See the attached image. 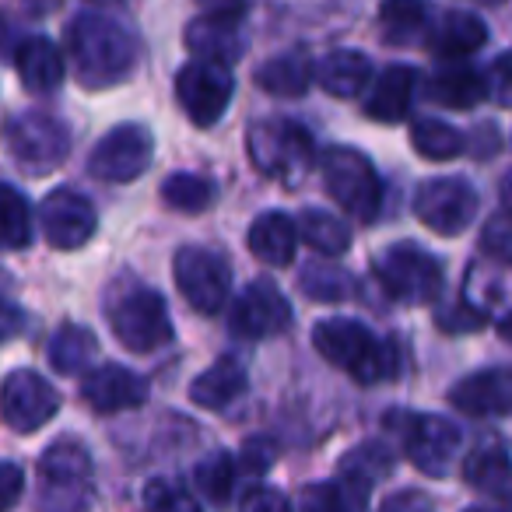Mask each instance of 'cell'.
Wrapping results in <instances>:
<instances>
[{"instance_id": "cell-1", "label": "cell", "mask_w": 512, "mask_h": 512, "mask_svg": "<svg viewBox=\"0 0 512 512\" xmlns=\"http://www.w3.org/2000/svg\"><path fill=\"white\" fill-rule=\"evenodd\" d=\"M67 53L85 88L120 85L134 74L137 39L127 25L113 22L99 11H85L67 25Z\"/></svg>"}, {"instance_id": "cell-2", "label": "cell", "mask_w": 512, "mask_h": 512, "mask_svg": "<svg viewBox=\"0 0 512 512\" xmlns=\"http://www.w3.org/2000/svg\"><path fill=\"white\" fill-rule=\"evenodd\" d=\"M313 344L330 365L348 372L355 383L376 386L397 376V348L372 334L358 320H323L313 330Z\"/></svg>"}, {"instance_id": "cell-3", "label": "cell", "mask_w": 512, "mask_h": 512, "mask_svg": "<svg viewBox=\"0 0 512 512\" xmlns=\"http://www.w3.org/2000/svg\"><path fill=\"white\" fill-rule=\"evenodd\" d=\"M323 190L341 211H348L358 221H376L383 207V183L376 176V165L358 148H327L320 158Z\"/></svg>"}, {"instance_id": "cell-4", "label": "cell", "mask_w": 512, "mask_h": 512, "mask_svg": "<svg viewBox=\"0 0 512 512\" xmlns=\"http://www.w3.org/2000/svg\"><path fill=\"white\" fill-rule=\"evenodd\" d=\"M249 162L271 179L299 183L302 172L313 165V137L295 120H260L246 134Z\"/></svg>"}, {"instance_id": "cell-5", "label": "cell", "mask_w": 512, "mask_h": 512, "mask_svg": "<svg viewBox=\"0 0 512 512\" xmlns=\"http://www.w3.org/2000/svg\"><path fill=\"white\" fill-rule=\"evenodd\" d=\"M386 425L397 428L400 446L407 460L428 477H446L460 453V428L439 414H418V411H393L386 414Z\"/></svg>"}, {"instance_id": "cell-6", "label": "cell", "mask_w": 512, "mask_h": 512, "mask_svg": "<svg viewBox=\"0 0 512 512\" xmlns=\"http://www.w3.org/2000/svg\"><path fill=\"white\" fill-rule=\"evenodd\" d=\"M376 278L393 302H407V306L435 302L442 292V264L414 242L383 249L376 260Z\"/></svg>"}, {"instance_id": "cell-7", "label": "cell", "mask_w": 512, "mask_h": 512, "mask_svg": "<svg viewBox=\"0 0 512 512\" xmlns=\"http://www.w3.org/2000/svg\"><path fill=\"white\" fill-rule=\"evenodd\" d=\"M176 288L186 299V306L200 316H218L232 292V267L218 249L207 246H183L172 260Z\"/></svg>"}, {"instance_id": "cell-8", "label": "cell", "mask_w": 512, "mask_h": 512, "mask_svg": "<svg viewBox=\"0 0 512 512\" xmlns=\"http://www.w3.org/2000/svg\"><path fill=\"white\" fill-rule=\"evenodd\" d=\"M109 330L134 355H148L172 341V320L165 299L151 288H134L109 309Z\"/></svg>"}, {"instance_id": "cell-9", "label": "cell", "mask_w": 512, "mask_h": 512, "mask_svg": "<svg viewBox=\"0 0 512 512\" xmlns=\"http://www.w3.org/2000/svg\"><path fill=\"white\" fill-rule=\"evenodd\" d=\"M235 92V74L232 64H218V60H193V64L179 67L176 74V102L186 113L193 127H214L232 106Z\"/></svg>"}, {"instance_id": "cell-10", "label": "cell", "mask_w": 512, "mask_h": 512, "mask_svg": "<svg viewBox=\"0 0 512 512\" xmlns=\"http://www.w3.org/2000/svg\"><path fill=\"white\" fill-rule=\"evenodd\" d=\"M8 151L25 176H50L71 151V130L46 113H22L8 123Z\"/></svg>"}, {"instance_id": "cell-11", "label": "cell", "mask_w": 512, "mask_h": 512, "mask_svg": "<svg viewBox=\"0 0 512 512\" xmlns=\"http://www.w3.org/2000/svg\"><path fill=\"white\" fill-rule=\"evenodd\" d=\"M155 158V137L141 123H120L113 127L88 158V172L102 183H134L141 172H148Z\"/></svg>"}, {"instance_id": "cell-12", "label": "cell", "mask_w": 512, "mask_h": 512, "mask_svg": "<svg viewBox=\"0 0 512 512\" xmlns=\"http://www.w3.org/2000/svg\"><path fill=\"white\" fill-rule=\"evenodd\" d=\"M4 425L18 435L39 432L60 411V390L36 369H15L4 379Z\"/></svg>"}, {"instance_id": "cell-13", "label": "cell", "mask_w": 512, "mask_h": 512, "mask_svg": "<svg viewBox=\"0 0 512 512\" xmlns=\"http://www.w3.org/2000/svg\"><path fill=\"white\" fill-rule=\"evenodd\" d=\"M414 214L435 235H460L477 218V190L460 176L432 179L414 197Z\"/></svg>"}, {"instance_id": "cell-14", "label": "cell", "mask_w": 512, "mask_h": 512, "mask_svg": "<svg viewBox=\"0 0 512 512\" xmlns=\"http://www.w3.org/2000/svg\"><path fill=\"white\" fill-rule=\"evenodd\" d=\"M39 221H43V235L53 249H81L99 228V214H95L92 200L78 190H53L39 207Z\"/></svg>"}, {"instance_id": "cell-15", "label": "cell", "mask_w": 512, "mask_h": 512, "mask_svg": "<svg viewBox=\"0 0 512 512\" xmlns=\"http://www.w3.org/2000/svg\"><path fill=\"white\" fill-rule=\"evenodd\" d=\"M292 323V306H288L285 295L274 288V281H253L246 292L235 299L232 316H228V327L235 337H246V341H264L281 330H288Z\"/></svg>"}, {"instance_id": "cell-16", "label": "cell", "mask_w": 512, "mask_h": 512, "mask_svg": "<svg viewBox=\"0 0 512 512\" xmlns=\"http://www.w3.org/2000/svg\"><path fill=\"white\" fill-rule=\"evenodd\" d=\"M449 404L470 418H502L512 414V369L491 365V369L470 372L449 390Z\"/></svg>"}, {"instance_id": "cell-17", "label": "cell", "mask_w": 512, "mask_h": 512, "mask_svg": "<svg viewBox=\"0 0 512 512\" xmlns=\"http://www.w3.org/2000/svg\"><path fill=\"white\" fill-rule=\"evenodd\" d=\"M81 397L88 400V407L99 414H120V411H137L148 400V383L137 372H130L127 365H99L85 376L81 383Z\"/></svg>"}, {"instance_id": "cell-18", "label": "cell", "mask_w": 512, "mask_h": 512, "mask_svg": "<svg viewBox=\"0 0 512 512\" xmlns=\"http://www.w3.org/2000/svg\"><path fill=\"white\" fill-rule=\"evenodd\" d=\"M299 221H292L281 211H264L260 218L249 225L246 246L256 260H264L267 267H288L295 260V249H299Z\"/></svg>"}, {"instance_id": "cell-19", "label": "cell", "mask_w": 512, "mask_h": 512, "mask_svg": "<svg viewBox=\"0 0 512 512\" xmlns=\"http://www.w3.org/2000/svg\"><path fill=\"white\" fill-rule=\"evenodd\" d=\"M15 71L29 92L50 95L64 81V57H60L57 43H50L43 36H29L15 50Z\"/></svg>"}, {"instance_id": "cell-20", "label": "cell", "mask_w": 512, "mask_h": 512, "mask_svg": "<svg viewBox=\"0 0 512 512\" xmlns=\"http://www.w3.org/2000/svg\"><path fill=\"white\" fill-rule=\"evenodd\" d=\"M488 43V25L470 11H449L428 32V50L439 60H467Z\"/></svg>"}, {"instance_id": "cell-21", "label": "cell", "mask_w": 512, "mask_h": 512, "mask_svg": "<svg viewBox=\"0 0 512 512\" xmlns=\"http://www.w3.org/2000/svg\"><path fill=\"white\" fill-rule=\"evenodd\" d=\"M39 481L46 491H81L92 481V453L74 439L53 442L39 456Z\"/></svg>"}, {"instance_id": "cell-22", "label": "cell", "mask_w": 512, "mask_h": 512, "mask_svg": "<svg viewBox=\"0 0 512 512\" xmlns=\"http://www.w3.org/2000/svg\"><path fill=\"white\" fill-rule=\"evenodd\" d=\"M414 88H418V74H414L411 67H404V64L386 67L376 78V85H372L369 99H365V113L376 123H400L411 113Z\"/></svg>"}, {"instance_id": "cell-23", "label": "cell", "mask_w": 512, "mask_h": 512, "mask_svg": "<svg viewBox=\"0 0 512 512\" xmlns=\"http://www.w3.org/2000/svg\"><path fill=\"white\" fill-rule=\"evenodd\" d=\"M186 50L200 60H218V64H235L242 57V39H239V22L218 15H204L197 22L186 25L183 36Z\"/></svg>"}, {"instance_id": "cell-24", "label": "cell", "mask_w": 512, "mask_h": 512, "mask_svg": "<svg viewBox=\"0 0 512 512\" xmlns=\"http://www.w3.org/2000/svg\"><path fill=\"white\" fill-rule=\"evenodd\" d=\"M372 60L358 50H334L316 64V85L334 99H355L369 88Z\"/></svg>"}, {"instance_id": "cell-25", "label": "cell", "mask_w": 512, "mask_h": 512, "mask_svg": "<svg viewBox=\"0 0 512 512\" xmlns=\"http://www.w3.org/2000/svg\"><path fill=\"white\" fill-rule=\"evenodd\" d=\"M246 390H249L246 369H242L235 358H221L204 376H197L190 383V400L197 407H204V411H225V407H232Z\"/></svg>"}, {"instance_id": "cell-26", "label": "cell", "mask_w": 512, "mask_h": 512, "mask_svg": "<svg viewBox=\"0 0 512 512\" xmlns=\"http://www.w3.org/2000/svg\"><path fill=\"white\" fill-rule=\"evenodd\" d=\"M428 99L446 109H474L481 99H488V81L474 67L449 60L442 71H435L428 78Z\"/></svg>"}, {"instance_id": "cell-27", "label": "cell", "mask_w": 512, "mask_h": 512, "mask_svg": "<svg viewBox=\"0 0 512 512\" xmlns=\"http://www.w3.org/2000/svg\"><path fill=\"white\" fill-rule=\"evenodd\" d=\"M253 81L260 85V92H267V95L299 99V95H306L309 85L316 81V67L302 50H292V53H281V57L267 60V64L253 74Z\"/></svg>"}, {"instance_id": "cell-28", "label": "cell", "mask_w": 512, "mask_h": 512, "mask_svg": "<svg viewBox=\"0 0 512 512\" xmlns=\"http://www.w3.org/2000/svg\"><path fill=\"white\" fill-rule=\"evenodd\" d=\"M463 481L474 491H484V495H498L505 498L512 491V460L509 449L502 442L488 439L481 446H474V453L463 460Z\"/></svg>"}, {"instance_id": "cell-29", "label": "cell", "mask_w": 512, "mask_h": 512, "mask_svg": "<svg viewBox=\"0 0 512 512\" xmlns=\"http://www.w3.org/2000/svg\"><path fill=\"white\" fill-rule=\"evenodd\" d=\"M379 29L386 43L411 46L432 32V0H383Z\"/></svg>"}, {"instance_id": "cell-30", "label": "cell", "mask_w": 512, "mask_h": 512, "mask_svg": "<svg viewBox=\"0 0 512 512\" xmlns=\"http://www.w3.org/2000/svg\"><path fill=\"white\" fill-rule=\"evenodd\" d=\"M393 474V453L383 446V442H365V446H355L348 456L341 460V481H348L358 495L369 498V491L376 488L379 481Z\"/></svg>"}, {"instance_id": "cell-31", "label": "cell", "mask_w": 512, "mask_h": 512, "mask_svg": "<svg viewBox=\"0 0 512 512\" xmlns=\"http://www.w3.org/2000/svg\"><path fill=\"white\" fill-rule=\"evenodd\" d=\"M95 351H99V344H95L92 330L67 323L50 341V365L60 376H78V372H85L95 362Z\"/></svg>"}, {"instance_id": "cell-32", "label": "cell", "mask_w": 512, "mask_h": 512, "mask_svg": "<svg viewBox=\"0 0 512 512\" xmlns=\"http://www.w3.org/2000/svg\"><path fill=\"white\" fill-rule=\"evenodd\" d=\"M299 232L302 242L316 249L320 256H344L351 249V232L337 214L320 211V207H309L299 218Z\"/></svg>"}, {"instance_id": "cell-33", "label": "cell", "mask_w": 512, "mask_h": 512, "mask_svg": "<svg viewBox=\"0 0 512 512\" xmlns=\"http://www.w3.org/2000/svg\"><path fill=\"white\" fill-rule=\"evenodd\" d=\"M411 148L428 162H449V158H460L467 151V137L442 120H414Z\"/></svg>"}, {"instance_id": "cell-34", "label": "cell", "mask_w": 512, "mask_h": 512, "mask_svg": "<svg viewBox=\"0 0 512 512\" xmlns=\"http://www.w3.org/2000/svg\"><path fill=\"white\" fill-rule=\"evenodd\" d=\"M162 200L179 214H204L207 207L218 197V186L207 176H197V172H172L162 183Z\"/></svg>"}, {"instance_id": "cell-35", "label": "cell", "mask_w": 512, "mask_h": 512, "mask_svg": "<svg viewBox=\"0 0 512 512\" xmlns=\"http://www.w3.org/2000/svg\"><path fill=\"white\" fill-rule=\"evenodd\" d=\"M299 288L316 302H348L355 299V278L330 260H316L299 274Z\"/></svg>"}, {"instance_id": "cell-36", "label": "cell", "mask_w": 512, "mask_h": 512, "mask_svg": "<svg viewBox=\"0 0 512 512\" xmlns=\"http://www.w3.org/2000/svg\"><path fill=\"white\" fill-rule=\"evenodd\" d=\"M235 470H239V460H232V453L218 449V453H207L204 460L193 467V484H197V491L207 502L225 505L228 498H232Z\"/></svg>"}, {"instance_id": "cell-37", "label": "cell", "mask_w": 512, "mask_h": 512, "mask_svg": "<svg viewBox=\"0 0 512 512\" xmlns=\"http://www.w3.org/2000/svg\"><path fill=\"white\" fill-rule=\"evenodd\" d=\"M32 242V214L29 200L18 193V186H4V249L18 253Z\"/></svg>"}, {"instance_id": "cell-38", "label": "cell", "mask_w": 512, "mask_h": 512, "mask_svg": "<svg viewBox=\"0 0 512 512\" xmlns=\"http://www.w3.org/2000/svg\"><path fill=\"white\" fill-rule=\"evenodd\" d=\"M484 81H488V99L502 109H512V50L491 60L488 71H484Z\"/></svg>"}, {"instance_id": "cell-39", "label": "cell", "mask_w": 512, "mask_h": 512, "mask_svg": "<svg viewBox=\"0 0 512 512\" xmlns=\"http://www.w3.org/2000/svg\"><path fill=\"white\" fill-rule=\"evenodd\" d=\"M278 460V446L271 439H246L239 449V470L242 474H267Z\"/></svg>"}, {"instance_id": "cell-40", "label": "cell", "mask_w": 512, "mask_h": 512, "mask_svg": "<svg viewBox=\"0 0 512 512\" xmlns=\"http://www.w3.org/2000/svg\"><path fill=\"white\" fill-rule=\"evenodd\" d=\"M481 249L495 260H509L512 264V218H491L481 232Z\"/></svg>"}, {"instance_id": "cell-41", "label": "cell", "mask_w": 512, "mask_h": 512, "mask_svg": "<svg viewBox=\"0 0 512 512\" xmlns=\"http://www.w3.org/2000/svg\"><path fill=\"white\" fill-rule=\"evenodd\" d=\"M144 502H148L151 509H193V505H197L193 495L183 491V484H169V481H151Z\"/></svg>"}, {"instance_id": "cell-42", "label": "cell", "mask_w": 512, "mask_h": 512, "mask_svg": "<svg viewBox=\"0 0 512 512\" xmlns=\"http://www.w3.org/2000/svg\"><path fill=\"white\" fill-rule=\"evenodd\" d=\"M439 327L449 334H467V330H481L484 327V309L477 302H460L449 313L439 316Z\"/></svg>"}, {"instance_id": "cell-43", "label": "cell", "mask_w": 512, "mask_h": 512, "mask_svg": "<svg viewBox=\"0 0 512 512\" xmlns=\"http://www.w3.org/2000/svg\"><path fill=\"white\" fill-rule=\"evenodd\" d=\"M239 505L242 509H285L288 498L281 495V491L267 488V484H253V488L239 498Z\"/></svg>"}, {"instance_id": "cell-44", "label": "cell", "mask_w": 512, "mask_h": 512, "mask_svg": "<svg viewBox=\"0 0 512 512\" xmlns=\"http://www.w3.org/2000/svg\"><path fill=\"white\" fill-rule=\"evenodd\" d=\"M204 15H218V18H232V22H242L246 15V0H197Z\"/></svg>"}, {"instance_id": "cell-45", "label": "cell", "mask_w": 512, "mask_h": 512, "mask_svg": "<svg viewBox=\"0 0 512 512\" xmlns=\"http://www.w3.org/2000/svg\"><path fill=\"white\" fill-rule=\"evenodd\" d=\"M0 477H4V509H11L22 498V470H18V463H4Z\"/></svg>"}, {"instance_id": "cell-46", "label": "cell", "mask_w": 512, "mask_h": 512, "mask_svg": "<svg viewBox=\"0 0 512 512\" xmlns=\"http://www.w3.org/2000/svg\"><path fill=\"white\" fill-rule=\"evenodd\" d=\"M60 4H64V0H25V11L36 18H46V15H53V11H60Z\"/></svg>"}, {"instance_id": "cell-47", "label": "cell", "mask_w": 512, "mask_h": 512, "mask_svg": "<svg viewBox=\"0 0 512 512\" xmlns=\"http://www.w3.org/2000/svg\"><path fill=\"white\" fill-rule=\"evenodd\" d=\"M400 505H432L425 495H397V498H386V509H400Z\"/></svg>"}, {"instance_id": "cell-48", "label": "cell", "mask_w": 512, "mask_h": 512, "mask_svg": "<svg viewBox=\"0 0 512 512\" xmlns=\"http://www.w3.org/2000/svg\"><path fill=\"white\" fill-rule=\"evenodd\" d=\"M498 197H502V211L512 218V172L502 179V186H498Z\"/></svg>"}, {"instance_id": "cell-49", "label": "cell", "mask_w": 512, "mask_h": 512, "mask_svg": "<svg viewBox=\"0 0 512 512\" xmlns=\"http://www.w3.org/2000/svg\"><path fill=\"white\" fill-rule=\"evenodd\" d=\"M498 334H502V337H505V341H509V344H512V313H509V316H505V320H502V323H498Z\"/></svg>"}, {"instance_id": "cell-50", "label": "cell", "mask_w": 512, "mask_h": 512, "mask_svg": "<svg viewBox=\"0 0 512 512\" xmlns=\"http://www.w3.org/2000/svg\"><path fill=\"white\" fill-rule=\"evenodd\" d=\"M474 4H484V8H495V4H505V0H474Z\"/></svg>"}, {"instance_id": "cell-51", "label": "cell", "mask_w": 512, "mask_h": 512, "mask_svg": "<svg viewBox=\"0 0 512 512\" xmlns=\"http://www.w3.org/2000/svg\"><path fill=\"white\" fill-rule=\"evenodd\" d=\"M509 505H512V491H509Z\"/></svg>"}]
</instances>
